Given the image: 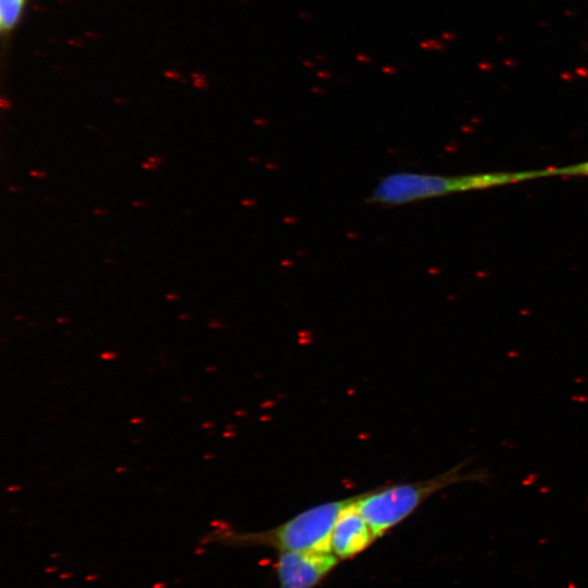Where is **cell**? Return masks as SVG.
<instances>
[{
	"label": "cell",
	"mask_w": 588,
	"mask_h": 588,
	"mask_svg": "<svg viewBox=\"0 0 588 588\" xmlns=\"http://www.w3.org/2000/svg\"><path fill=\"white\" fill-rule=\"evenodd\" d=\"M338 562L331 552L281 551L276 567L279 588H314Z\"/></svg>",
	"instance_id": "cell-4"
},
{
	"label": "cell",
	"mask_w": 588,
	"mask_h": 588,
	"mask_svg": "<svg viewBox=\"0 0 588 588\" xmlns=\"http://www.w3.org/2000/svg\"><path fill=\"white\" fill-rule=\"evenodd\" d=\"M354 499L327 502L311 507L275 529L234 537L243 545L268 546L281 551L331 552L330 541L337 519Z\"/></svg>",
	"instance_id": "cell-3"
},
{
	"label": "cell",
	"mask_w": 588,
	"mask_h": 588,
	"mask_svg": "<svg viewBox=\"0 0 588 588\" xmlns=\"http://www.w3.org/2000/svg\"><path fill=\"white\" fill-rule=\"evenodd\" d=\"M8 191L13 193H21L24 190L22 188L13 187V185H10V187H8Z\"/></svg>",
	"instance_id": "cell-13"
},
{
	"label": "cell",
	"mask_w": 588,
	"mask_h": 588,
	"mask_svg": "<svg viewBox=\"0 0 588 588\" xmlns=\"http://www.w3.org/2000/svg\"><path fill=\"white\" fill-rule=\"evenodd\" d=\"M166 299H167V300H178V299H180V296L178 294H169L166 295Z\"/></svg>",
	"instance_id": "cell-14"
},
{
	"label": "cell",
	"mask_w": 588,
	"mask_h": 588,
	"mask_svg": "<svg viewBox=\"0 0 588 588\" xmlns=\"http://www.w3.org/2000/svg\"><path fill=\"white\" fill-rule=\"evenodd\" d=\"M22 6L23 0H0V24L3 31H8L17 23Z\"/></svg>",
	"instance_id": "cell-6"
},
{
	"label": "cell",
	"mask_w": 588,
	"mask_h": 588,
	"mask_svg": "<svg viewBox=\"0 0 588 588\" xmlns=\"http://www.w3.org/2000/svg\"><path fill=\"white\" fill-rule=\"evenodd\" d=\"M548 177L547 169L535 172L439 175L396 173L387 175L371 193L369 202L401 206L467 191L502 187L522 181Z\"/></svg>",
	"instance_id": "cell-2"
},
{
	"label": "cell",
	"mask_w": 588,
	"mask_h": 588,
	"mask_svg": "<svg viewBox=\"0 0 588 588\" xmlns=\"http://www.w3.org/2000/svg\"><path fill=\"white\" fill-rule=\"evenodd\" d=\"M141 167H142L143 170H147V172H154V170L158 169L159 166L147 162L142 164Z\"/></svg>",
	"instance_id": "cell-10"
},
{
	"label": "cell",
	"mask_w": 588,
	"mask_h": 588,
	"mask_svg": "<svg viewBox=\"0 0 588 588\" xmlns=\"http://www.w3.org/2000/svg\"><path fill=\"white\" fill-rule=\"evenodd\" d=\"M356 499L358 496L341 511L331 533V554L339 560L351 559L360 555L379 539L356 507Z\"/></svg>",
	"instance_id": "cell-5"
},
{
	"label": "cell",
	"mask_w": 588,
	"mask_h": 588,
	"mask_svg": "<svg viewBox=\"0 0 588 588\" xmlns=\"http://www.w3.org/2000/svg\"><path fill=\"white\" fill-rule=\"evenodd\" d=\"M132 206H133V208L143 209V208H145V206H148V204L145 203L144 200H135L132 202Z\"/></svg>",
	"instance_id": "cell-11"
},
{
	"label": "cell",
	"mask_w": 588,
	"mask_h": 588,
	"mask_svg": "<svg viewBox=\"0 0 588 588\" xmlns=\"http://www.w3.org/2000/svg\"><path fill=\"white\" fill-rule=\"evenodd\" d=\"M148 162L160 166L165 162V159L162 156H150V158H148Z\"/></svg>",
	"instance_id": "cell-9"
},
{
	"label": "cell",
	"mask_w": 588,
	"mask_h": 588,
	"mask_svg": "<svg viewBox=\"0 0 588 588\" xmlns=\"http://www.w3.org/2000/svg\"><path fill=\"white\" fill-rule=\"evenodd\" d=\"M30 175L35 179H45L47 177V174L45 172H42V170L38 169H33L31 172H30Z\"/></svg>",
	"instance_id": "cell-8"
},
{
	"label": "cell",
	"mask_w": 588,
	"mask_h": 588,
	"mask_svg": "<svg viewBox=\"0 0 588 588\" xmlns=\"http://www.w3.org/2000/svg\"><path fill=\"white\" fill-rule=\"evenodd\" d=\"M548 175H561V177H588V162L580 163L567 167L547 169Z\"/></svg>",
	"instance_id": "cell-7"
},
{
	"label": "cell",
	"mask_w": 588,
	"mask_h": 588,
	"mask_svg": "<svg viewBox=\"0 0 588 588\" xmlns=\"http://www.w3.org/2000/svg\"><path fill=\"white\" fill-rule=\"evenodd\" d=\"M93 212H94L95 215H98V216H107V215H108V212H107V209H99V208H95Z\"/></svg>",
	"instance_id": "cell-12"
},
{
	"label": "cell",
	"mask_w": 588,
	"mask_h": 588,
	"mask_svg": "<svg viewBox=\"0 0 588 588\" xmlns=\"http://www.w3.org/2000/svg\"><path fill=\"white\" fill-rule=\"evenodd\" d=\"M466 462L445 472L433 479L409 482L383 490H375L359 495L355 501L360 514L369 523L377 537L383 536L387 532L409 517L417 507L423 505L430 496L447 487L465 481H477L487 484L490 479L487 470H476L464 473Z\"/></svg>",
	"instance_id": "cell-1"
}]
</instances>
